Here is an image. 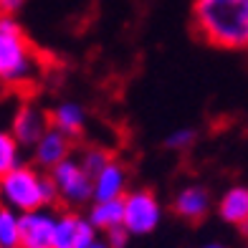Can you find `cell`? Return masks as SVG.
I'll use <instances>...</instances> for the list:
<instances>
[{
	"label": "cell",
	"mask_w": 248,
	"mask_h": 248,
	"mask_svg": "<svg viewBox=\"0 0 248 248\" xmlns=\"http://www.w3.org/2000/svg\"><path fill=\"white\" fill-rule=\"evenodd\" d=\"M195 28L210 46L248 48V0H195Z\"/></svg>",
	"instance_id": "obj_1"
},
{
	"label": "cell",
	"mask_w": 248,
	"mask_h": 248,
	"mask_svg": "<svg viewBox=\"0 0 248 248\" xmlns=\"http://www.w3.org/2000/svg\"><path fill=\"white\" fill-rule=\"evenodd\" d=\"M36 74V56L16 18L0 16V84L23 86Z\"/></svg>",
	"instance_id": "obj_2"
},
{
	"label": "cell",
	"mask_w": 248,
	"mask_h": 248,
	"mask_svg": "<svg viewBox=\"0 0 248 248\" xmlns=\"http://www.w3.org/2000/svg\"><path fill=\"white\" fill-rule=\"evenodd\" d=\"M43 177L36 167L18 165L16 170L0 177V205L16 213L41 210L43 205Z\"/></svg>",
	"instance_id": "obj_3"
},
{
	"label": "cell",
	"mask_w": 248,
	"mask_h": 248,
	"mask_svg": "<svg viewBox=\"0 0 248 248\" xmlns=\"http://www.w3.org/2000/svg\"><path fill=\"white\" fill-rule=\"evenodd\" d=\"M162 220V205L152 190H132L124 195V228L129 235H150Z\"/></svg>",
	"instance_id": "obj_4"
},
{
	"label": "cell",
	"mask_w": 248,
	"mask_h": 248,
	"mask_svg": "<svg viewBox=\"0 0 248 248\" xmlns=\"http://www.w3.org/2000/svg\"><path fill=\"white\" fill-rule=\"evenodd\" d=\"M51 180L56 183L59 198L69 205H84L86 200H94V183L78 160H63L51 170Z\"/></svg>",
	"instance_id": "obj_5"
},
{
	"label": "cell",
	"mask_w": 248,
	"mask_h": 248,
	"mask_svg": "<svg viewBox=\"0 0 248 248\" xmlns=\"http://www.w3.org/2000/svg\"><path fill=\"white\" fill-rule=\"evenodd\" d=\"M96 241V228L89 223V218L78 216V213L56 216L53 248H92Z\"/></svg>",
	"instance_id": "obj_6"
},
{
	"label": "cell",
	"mask_w": 248,
	"mask_h": 248,
	"mask_svg": "<svg viewBox=\"0 0 248 248\" xmlns=\"http://www.w3.org/2000/svg\"><path fill=\"white\" fill-rule=\"evenodd\" d=\"M56 216L48 208L20 213V248H53Z\"/></svg>",
	"instance_id": "obj_7"
},
{
	"label": "cell",
	"mask_w": 248,
	"mask_h": 248,
	"mask_svg": "<svg viewBox=\"0 0 248 248\" xmlns=\"http://www.w3.org/2000/svg\"><path fill=\"white\" fill-rule=\"evenodd\" d=\"M48 129H51V117L43 114V111L33 104L20 107L13 117V124H10V134L16 137V142L20 147H36Z\"/></svg>",
	"instance_id": "obj_8"
},
{
	"label": "cell",
	"mask_w": 248,
	"mask_h": 248,
	"mask_svg": "<svg viewBox=\"0 0 248 248\" xmlns=\"http://www.w3.org/2000/svg\"><path fill=\"white\" fill-rule=\"evenodd\" d=\"M172 210L185 220H202L210 210V193L200 185H187L177 190L172 200Z\"/></svg>",
	"instance_id": "obj_9"
},
{
	"label": "cell",
	"mask_w": 248,
	"mask_h": 248,
	"mask_svg": "<svg viewBox=\"0 0 248 248\" xmlns=\"http://www.w3.org/2000/svg\"><path fill=\"white\" fill-rule=\"evenodd\" d=\"M94 183V202H104V200H122L124 190H127V172L119 162H109L99 175L92 177Z\"/></svg>",
	"instance_id": "obj_10"
},
{
	"label": "cell",
	"mask_w": 248,
	"mask_h": 248,
	"mask_svg": "<svg viewBox=\"0 0 248 248\" xmlns=\"http://www.w3.org/2000/svg\"><path fill=\"white\" fill-rule=\"evenodd\" d=\"M69 150H71L69 137H66L63 132H59V129H53V127L43 134L41 142L33 147V152H36V162L43 167V170H53L56 165L69 160Z\"/></svg>",
	"instance_id": "obj_11"
},
{
	"label": "cell",
	"mask_w": 248,
	"mask_h": 248,
	"mask_svg": "<svg viewBox=\"0 0 248 248\" xmlns=\"http://www.w3.org/2000/svg\"><path fill=\"white\" fill-rule=\"evenodd\" d=\"M51 127L63 132L66 137H78L86 127V111L76 101H63L51 111Z\"/></svg>",
	"instance_id": "obj_12"
},
{
	"label": "cell",
	"mask_w": 248,
	"mask_h": 248,
	"mask_svg": "<svg viewBox=\"0 0 248 248\" xmlns=\"http://www.w3.org/2000/svg\"><path fill=\"white\" fill-rule=\"evenodd\" d=\"M218 213L225 223H233L241 228L248 220V187L235 185L231 190H225V195L218 202Z\"/></svg>",
	"instance_id": "obj_13"
},
{
	"label": "cell",
	"mask_w": 248,
	"mask_h": 248,
	"mask_svg": "<svg viewBox=\"0 0 248 248\" xmlns=\"http://www.w3.org/2000/svg\"><path fill=\"white\" fill-rule=\"evenodd\" d=\"M89 223L96 231H111L117 225H124V198L122 200H104V202H94L89 210Z\"/></svg>",
	"instance_id": "obj_14"
},
{
	"label": "cell",
	"mask_w": 248,
	"mask_h": 248,
	"mask_svg": "<svg viewBox=\"0 0 248 248\" xmlns=\"http://www.w3.org/2000/svg\"><path fill=\"white\" fill-rule=\"evenodd\" d=\"M0 248H20V213L0 205Z\"/></svg>",
	"instance_id": "obj_15"
},
{
	"label": "cell",
	"mask_w": 248,
	"mask_h": 248,
	"mask_svg": "<svg viewBox=\"0 0 248 248\" xmlns=\"http://www.w3.org/2000/svg\"><path fill=\"white\" fill-rule=\"evenodd\" d=\"M20 165V144L5 129H0V177Z\"/></svg>",
	"instance_id": "obj_16"
},
{
	"label": "cell",
	"mask_w": 248,
	"mask_h": 248,
	"mask_svg": "<svg viewBox=\"0 0 248 248\" xmlns=\"http://www.w3.org/2000/svg\"><path fill=\"white\" fill-rule=\"evenodd\" d=\"M78 162H81L84 170L94 177V175H99L101 170H104V167H107L111 160H109V155H107L104 150H96V147H94V150H86L84 157H81Z\"/></svg>",
	"instance_id": "obj_17"
},
{
	"label": "cell",
	"mask_w": 248,
	"mask_h": 248,
	"mask_svg": "<svg viewBox=\"0 0 248 248\" xmlns=\"http://www.w3.org/2000/svg\"><path fill=\"white\" fill-rule=\"evenodd\" d=\"M193 142H195V132L190 129V127L172 129L170 134H167V140H165V144H167L170 150H175V152H180V150H187Z\"/></svg>",
	"instance_id": "obj_18"
},
{
	"label": "cell",
	"mask_w": 248,
	"mask_h": 248,
	"mask_svg": "<svg viewBox=\"0 0 248 248\" xmlns=\"http://www.w3.org/2000/svg\"><path fill=\"white\" fill-rule=\"evenodd\" d=\"M129 238L132 235L127 233V228L124 225H117V228H111V231H107V246L109 248H129Z\"/></svg>",
	"instance_id": "obj_19"
},
{
	"label": "cell",
	"mask_w": 248,
	"mask_h": 248,
	"mask_svg": "<svg viewBox=\"0 0 248 248\" xmlns=\"http://www.w3.org/2000/svg\"><path fill=\"white\" fill-rule=\"evenodd\" d=\"M23 3H26V0H3V16H10V18H13L18 10L23 8Z\"/></svg>",
	"instance_id": "obj_20"
},
{
	"label": "cell",
	"mask_w": 248,
	"mask_h": 248,
	"mask_svg": "<svg viewBox=\"0 0 248 248\" xmlns=\"http://www.w3.org/2000/svg\"><path fill=\"white\" fill-rule=\"evenodd\" d=\"M92 248H109V246H107V241H96Z\"/></svg>",
	"instance_id": "obj_21"
},
{
	"label": "cell",
	"mask_w": 248,
	"mask_h": 248,
	"mask_svg": "<svg viewBox=\"0 0 248 248\" xmlns=\"http://www.w3.org/2000/svg\"><path fill=\"white\" fill-rule=\"evenodd\" d=\"M202 248H225L223 243H208V246H202Z\"/></svg>",
	"instance_id": "obj_22"
},
{
	"label": "cell",
	"mask_w": 248,
	"mask_h": 248,
	"mask_svg": "<svg viewBox=\"0 0 248 248\" xmlns=\"http://www.w3.org/2000/svg\"><path fill=\"white\" fill-rule=\"evenodd\" d=\"M241 233H243V235H248V220H246V223L241 225Z\"/></svg>",
	"instance_id": "obj_23"
},
{
	"label": "cell",
	"mask_w": 248,
	"mask_h": 248,
	"mask_svg": "<svg viewBox=\"0 0 248 248\" xmlns=\"http://www.w3.org/2000/svg\"><path fill=\"white\" fill-rule=\"evenodd\" d=\"M0 16H3V0H0Z\"/></svg>",
	"instance_id": "obj_24"
}]
</instances>
